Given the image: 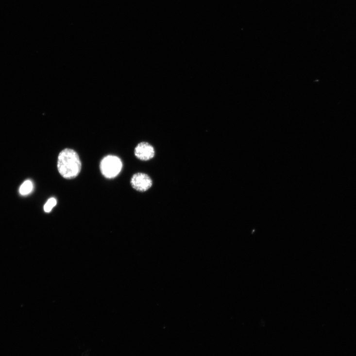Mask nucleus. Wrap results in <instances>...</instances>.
<instances>
[{
  "mask_svg": "<svg viewBox=\"0 0 356 356\" xmlns=\"http://www.w3.org/2000/svg\"><path fill=\"white\" fill-rule=\"evenodd\" d=\"M57 200L53 198L48 200L44 206V211L46 213H50L52 208L57 205Z\"/></svg>",
  "mask_w": 356,
  "mask_h": 356,
  "instance_id": "obj_6",
  "label": "nucleus"
},
{
  "mask_svg": "<svg viewBox=\"0 0 356 356\" xmlns=\"http://www.w3.org/2000/svg\"><path fill=\"white\" fill-rule=\"evenodd\" d=\"M34 189V184L32 181H25L21 185L19 189V192L22 196L28 195L32 192Z\"/></svg>",
  "mask_w": 356,
  "mask_h": 356,
  "instance_id": "obj_5",
  "label": "nucleus"
},
{
  "mask_svg": "<svg viewBox=\"0 0 356 356\" xmlns=\"http://www.w3.org/2000/svg\"><path fill=\"white\" fill-rule=\"evenodd\" d=\"M132 186L136 190L144 192L150 189L153 185L151 177L146 174L138 173L135 174L131 180Z\"/></svg>",
  "mask_w": 356,
  "mask_h": 356,
  "instance_id": "obj_3",
  "label": "nucleus"
},
{
  "mask_svg": "<svg viewBox=\"0 0 356 356\" xmlns=\"http://www.w3.org/2000/svg\"><path fill=\"white\" fill-rule=\"evenodd\" d=\"M135 155L136 158L142 161H148L155 155L153 147L148 143L142 142L136 146Z\"/></svg>",
  "mask_w": 356,
  "mask_h": 356,
  "instance_id": "obj_4",
  "label": "nucleus"
},
{
  "mask_svg": "<svg viewBox=\"0 0 356 356\" xmlns=\"http://www.w3.org/2000/svg\"><path fill=\"white\" fill-rule=\"evenodd\" d=\"M82 164L78 153L74 150L66 149L59 154L58 170L61 176L67 179L76 178L80 173Z\"/></svg>",
  "mask_w": 356,
  "mask_h": 356,
  "instance_id": "obj_1",
  "label": "nucleus"
},
{
  "mask_svg": "<svg viewBox=\"0 0 356 356\" xmlns=\"http://www.w3.org/2000/svg\"><path fill=\"white\" fill-rule=\"evenodd\" d=\"M122 169L121 159L115 155H107L101 161L100 170L102 175L107 179L116 177Z\"/></svg>",
  "mask_w": 356,
  "mask_h": 356,
  "instance_id": "obj_2",
  "label": "nucleus"
}]
</instances>
